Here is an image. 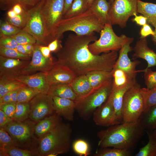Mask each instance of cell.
I'll return each mask as SVG.
<instances>
[{
	"instance_id": "cell-1",
	"label": "cell",
	"mask_w": 156,
	"mask_h": 156,
	"mask_svg": "<svg viewBox=\"0 0 156 156\" xmlns=\"http://www.w3.org/2000/svg\"><path fill=\"white\" fill-rule=\"evenodd\" d=\"M97 40L94 32L85 35L69 34L64 46L57 52V62L68 67L77 76L94 70L111 72L118 57L117 51L93 54L88 46Z\"/></svg>"
},
{
	"instance_id": "cell-2",
	"label": "cell",
	"mask_w": 156,
	"mask_h": 156,
	"mask_svg": "<svg viewBox=\"0 0 156 156\" xmlns=\"http://www.w3.org/2000/svg\"><path fill=\"white\" fill-rule=\"evenodd\" d=\"M144 130L139 119L136 122L110 126L98 133V146L101 148L131 150L138 141Z\"/></svg>"
},
{
	"instance_id": "cell-3",
	"label": "cell",
	"mask_w": 156,
	"mask_h": 156,
	"mask_svg": "<svg viewBox=\"0 0 156 156\" xmlns=\"http://www.w3.org/2000/svg\"><path fill=\"white\" fill-rule=\"evenodd\" d=\"M104 25L89 8L86 12L73 17L62 18L55 26L52 37L60 40L65 32L70 31L79 35L100 32Z\"/></svg>"
},
{
	"instance_id": "cell-4",
	"label": "cell",
	"mask_w": 156,
	"mask_h": 156,
	"mask_svg": "<svg viewBox=\"0 0 156 156\" xmlns=\"http://www.w3.org/2000/svg\"><path fill=\"white\" fill-rule=\"evenodd\" d=\"M72 129L62 122L39 140L38 152L42 156H55L69 152Z\"/></svg>"
},
{
	"instance_id": "cell-5",
	"label": "cell",
	"mask_w": 156,
	"mask_h": 156,
	"mask_svg": "<svg viewBox=\"0 0 156 156\" xmlns=\"http://www.w3.org/2000/svg\"><path fill=\"white\" fill-rule=\"evenodd\" d=\"M113 87V79L92 90L75 101V110L83 120H89L94 111L109 98Z\"/></svg>"
},
{
	"instance_id": "cell-6",
	"label": "cell",
	"mask_w": 156,
	"mask_h": 156,
	"mask_svg": "<svg viewBox=\"0 0 156 156\" xmlns=\"http://www.w3.org/2000/svg\"><path fill=\"white\" fill-rule=\"evenodd\" d=\"M112 25L110 23L105 24L100 32L99 38L89 45V49L93 54L98 55L102 53L117 51L131 38L124 34L118 36Z\"/></svg>"
},
{
	"instance_id": "cell-7",
	"label": "cell",
	"mask_w": 156,
	"mask_h": 156,
	"mask_svg": "<svg viewBox=\"0 0 156 156\" xmlns=\"http://www.w3.org/2000/svg\"><path fill=\"white\" fill-rule=\"evenodd\" d=\"M141 88L137 83L125 93L122 109V123L136 122L143 112L144 103Z\"/></svg>"
},
{
	"instance_id": "cell-8",
	"label": "cell",
	"mask_w": 156,
	"mask_h": 156,
	"mask_svg": "<svg viewBox=\"0 0 156 156\" xmlns=\"http://www.w3.org/2000/svg\"><path fill=\"white\" fill-rule=\"evenodd\" d=\"M42 4L41 0L36 6L27 11V20L22 30L32 36L36 40V44L47 46L50 42L41 13Z\"/></svg>"
},
{
	"instance_id": "cell-9",
	"label": "cell",
	"mask_w": 156,
	"mask_h": 156,
	"mask_svg": "<svg viewBox=\"0 0 156 156\" xmlns=\"http://www.w3.org/2000/svg\"><path fill=\"white\" fill-rule=\"evenodd\" d=\"M138 0H114L109 13V23L123 28L129 18L137 14Z\"/></svg>"
},
{
	"instance_id": "cell-10",
	"label": "cell",
	"mask_w": 156,
	"mask_h": 156,
	"mask_svg": "<svg viewBox=\"0 0 156 156\" xmlns=\"http://www.w3.org/2000/svg\"><path fill=\"white\" fill-rule=\"evenodd\" d=\"M65 0H42L41 11L50 43L56 25L63 18Z\"/></svg>"
},
{
	"instance_id": "cell-11",
	"label": "cell",
	"mask_w": 156,
	"mask_h": 156,
	"mask_svg": "<svg viewBox=\"0 0 156 156\" xmlns=\"http://www.w3.org/2000/svg\"><path fill=\"white\" fill-rule=\"evenodd\" d=\"M29 118L37 122L55 113L52 97L47 93H39L29 102Z\"/></svg>"
},
{
	"instance_id": "cell-12",
	"label": "cell",
	"mask_w": 156,
	"mask_h": 156,
	"mask_svg": "<svg viewBox=\"0 0 156 156\" xmlns=\"http://www.w3.org/2000/svg\"><path fill=\"white\" fill-rule=\"evenodd\" d=\"M35 122L26 120L21 122L13 120L3 128L12 138L17 146L29 142L34 136Z\"/></svg>"
},
{
	"instance_id": "cell-13",
	"label": "cell",
	"mask_w": 156,
	"mask_h": 156,
	"mask_svg": "<svg viewBox=\"0 0 156 156\" xmlns=\"http://www.w3.org/2000/svg\"><path fill=\"white\" fill-rule=\"evenodd\" d=\"M57 62V61H55L52 57L49 58L44 57L40 51L39 45L36 44H34L31 60L19 72L16 77L40 72L47 73L52 68Z\"/></svg>"
},
{
	"instance_id": "cell-14",
	"label": "cell",
	"mask_w": 156,
	"mask_h": 156,
	"mask_svg": "<svg viewBox=\"0 0 156 156\" xmlns=\"http://www.w3.org/2000/svg\"><path fill=\"white\" fill-rule=\"evenodd\" d=\"M134 39H131L127 42L120 49L119 54L113 70L120 69L124 71L130 79H135L138 70L137 66L141 62L138 60L131 61L128 56V53L132 50L130 44Z\"/></svg>"
},
{
	"instance_id": "cell-15",
	"label": "cell",
	"mask_w": 156,
	"mask_h": 156,
	"mask_svg": "<svg viewBox=\"0 0 156 156\" xmlns=\"http://www.w3.org/2000/svg\"><path fill=\"white\" fill-rule=\"evenodd\" d=\"M46 74L47 81L50 86L58 84H69L77 76L68 67L57 61Z\"/></svg>"
},
{
	"instance_id": "cell-16",
	"label": "cell",
	"mask_w": 156,
	"mask_h": 156,
	"mask_svg": "<svg viewBox=\"0 0 156 156\" xmlns=\"http://www.w3.org/2000/svg\"><path fill=\"white\" fill-rule=\"evenodd\" d=\"M30 61L0 56V79H10L16 77Z\"/></svg>"
},
{
	"instance_id": "cell-17",
	"label": "cell",
	"mask_w": 156,
	"mask_h": 156,
	"mask_svg": "<svg viewBox=\"0 0 156 156\" xmlns=\"http://www.w3.org/2000/svg\"><path fill=\"white\" fill-rule=\"evenodd\" d=\"M8 79L19 81L35 89L40 93L47 94L50 87L47 80L46 73L43 72L18 76Z\"/></svg>"
},
{
	"instance_id": "cell-18",
	"label": "cell",
	"mask_w": 156,
	"mask_h": 156,
	"mask_svg": "<svg viewBox=\"0 0 156 156\" xmlns=\"http://www.w3.org/2000/svg\"><path fill=\"white\" fill-rule=\"evenodd\" d=\"M137 83L136 79L130 80L126 85L116 87L113 86L109 97L114 107L115 117L114 124L121 123L122 121V109L124 95L126 91Z\"/></svg>"
},
{
	"instance_id": "cell-19",
	"label": "cell",
	"mask_w": 156,
	"mask_h": 156,
	"mask_svg": "<svg viewBox=\"0 0 156 156\" xmlns=\"http://www.w3.org/2000/svg\"><path fill=\"white\" fill-rule=\"evenodd\" d=\"M92 115L93 121L97 125L109 127L114 125L115 112L109 96L105 102L94 111Z\"/></svg>"
},
{
	"instance_id": "cell-20",
	"label": "cell",
	"mask_w": 156,
	"mask_h": 156,
	"mask_svg": "<svg viewBox=\"0 0 156 156\" xmlns=\"http://www.w3.org/2000/svg\"><path fill=\"white\" fill-rule=\"evenodd\" d=\"M133 50V59L138 58L145 60L148 64L146 68L156 66V53L149 48L146 38L140 37Z\"/></svg>"
},
{
	"instance_id": "cell-21",
	"label": "cell",
	"mask_w": 156,
	"mask_h": 156,
	"mask_svg": "<svg viewBox=\"0 0 156 156\" xmlns=\"http://www.w3.org/2000/svg\"><path fill=\"white\" fill-rule=\"evenodd\" d=\"M52 98L55 113L68 121L73 120L75 110V101L57 96H53Z\"/></svg>"
},
{
	"instance_id": "cell-22",
	"label": "cell",
	"mask_w": 156,
	"mask_h": 156,
	"mask_svg": "<svg viewBox=\"0 0 156 156\" xmlns=\"http://www.w3.org/2000/svg\"><path fill=\"white\" fill-rule=\"evenodd\" d=\"M62 122V118L55 113L37 122L34 127V134L40 140Z\"/></svg>"
},
{
	"instance_id": "cell-23",
	"label": "cell",
	"mask_w": 156,
	"mask_h": 156,
	"mask_svg": "<svg viewBox=\"0 0 156 156\" xmlns=\"http://www.w3.org/2000/svg\"><path fill=\"white\" fill-rule=\"evenodd\" d=\"M111 4L107 0H94L90 8L104 25L110 23L109 13Z\"/></svg>"
},
{
	"instance_id": "cell-24",
	"label": "cell",
	"mask_w": 156,
	"mask_h": 156,
	"mask_svg": "<svg viewBox=\"0 0 156 156\" xmlns=\"http://www.w3.org/2000/svg\"><path fill=\"white\" fill-rule=\"evenodd\" d=\"M47 94L51 97L57 96L75 101L77 96L69 84H58L51 85Z\"/></svg>"
},
{
	"instance_id": "cell-25",
	"label": "cell",
	"mask_w": 156,
	"mask_h": 156,
	"mask_svg": "<svg viewBox=\"0 0 156 156\" xmlns=\"http://www.w3.org/2000/svg\"><path fill=\"white\" fill-rule=\"evenodd\" d=\"M86 75L92 89L99 87L113 79L112 71L94 70Z\"/></svg>"
},
{
	"instance_id": "cell-26",
	"label": "cell",
	"mask_w": 156,
	"mask_h": 156,
	"mask_svg": "<svg viewBox=\"0 0 156 156\" xmlns=\"http://www.w3.org/2000/svg\"><path fill=\"white\" fill-rule=\"evenodd\" d=\"M69 85L77 97L86 95L92 89L86 75L77 76Z\"/></svg>"
},
{
	"instance_id": "cell-27",
	"label": "cell",
	"mask_w": 156,
	"mask_h": 156,
	"mask_svg": "<svg viewBox=\"0 0 156 156\" xmlns=\"http://www.w3.org/2000/svg\"><path fill=\"white\" fill-rule=\"evenodd\" d=\"M137 12L147 18V22L156 27V4L138 0Z\"/></svg>"
},
{
	"instance_id": "cell-28",
	"label": "cell",
	"mask_w": 156,
	"mask_h": 156,
	"mask_svg": "<svg viewBox=\"0 0 156 156\" xmlns=\"http://www.w3.org/2000/svg\"><path fill=\"white\" fill-rule=\"evenodd\" d=\"M144 130L153 131L156 129V105L144 112L139 119Z\"/></svg>"
},
{
	"instance_id": "cell-29",
	"label": "cell",
	"mask_w": 156,
	"mask_h": 156,
	"mask_svg": "<svg viewBox=\"0 0 156 156\" xmlns=\"http://www.w3.org/2000/svg\"><path fill=\"white\" fill-rule=\"evenodd\" d=\"M90 7L87 0H73L62 18H69L81 14Z\"/></svg>"
},
{
	"instance_id": "cell-30",
	"label": "cell",
	"mask_w": 156,
	"mask_h": 156,
	"mask_svg": "<svg viewBox=\"0 0 156 156\" xmlns=\"http://www.w3.org/2000/svg\"><path fill=\"white\" fill-rule=\"evenodd\" d=\"M148 143L141 148L136 156H156V138L153 131H146Z\"/></svg>"
},
{
	"instance_id": "cell-31",
	"label": "cell",
	"mask_w": 156,
	"mask_h": 156,
	"mask_svg": "<svg viewBox=\"0 0 156 156\" xmlns=\"http://www.w3.org/2000/svg\"><path fill=\"white\" fill-rule=\"evenodd\" d=\"M17 147L0 148V156H40L38 151L20 148Z\"/></svg>"
},
{
	"instance_id": "cell-32",
	"label": "cell",
	"mask_w": 156,
	"mask_h": 156,
	"mask_svg": "<svg viewBox=\"0 0 156 156\" xmlns=\"http://www.w3.org/2000/svg\"><path fill=\"white\" fill-rule=\"evenodd\" d=\"M140 92L143 99L145 112L156 105V87L151 89L141 88Z\"/></svg>"
},
{
	"instance_id": "cell-33",
	"label": "cell",
	"mask_w": 156,
	"mask_h": 156,
	"mask_svg": "<svg viewBox=\"0 0 156 156\" xmlns=\"http://www.w3.org/2000/svg\"><path fill=\"white\" fill-rule=\"evenodd\" d=\"M25 85L14 79H0V99L4 95Z\"/></svg>"
},
{
	"instance_id": "cell-34",
	"label": "cell",
	"mask_w": 156,
	"mask_h": 156,
	"mask_svg": "<svg viewBox=\"0 0 156 156\" xmlns=\"http://www.w3.org/2000/svg\"><path fill=\"white\" fill-rule=\"evenodd\" d=\"M41 0H6L1 8L3 9H10L15 5L19 4L26 11L36 6Z\"/></svg>"
},
{
	"instance_id": "cell-35",
	"label": "cell",
	"mask_w": 156,
	"mask_h": 156,
	"mask_svg": "<svg viewBox=\"0 0 156 156\" xmlns=\"http://www.w3.org/2000/svg\"><path fill=\"white\" fill-rule=\"evenodd\" d=\"M29 102L16 103L13 120L19 122L25 121L29 118Z\"/></svg>"
},
{
	"instance_id": "cell-36",
	"label": "cell",
	"mask_w": 156,
	"mask_h": 156,
	"mask_svg": "<svg viewBox=\"0 0 156 156\" xmlns=\"http://www.w3.org/2000/svg\"><path fill=\"white\" fill-rule=\"evenodd\" d=\"M131 150L109 147L101 148L94 154L95 156H129Z\"/></svg>"
},
{
	"instance_id": "cell-37",
	"label": "cell",
	"mask_w": 156,
	"mask_h": 156,
	"mask_svg": "<svg viewBox=\"0 0 156 156\" xmlns=\"http://www.w3.org/2000/svg\"><path fill=\"white\" fill-rule=\"evenodd\" d=\"M40 93L35 89L25 85L19 92L17 103L29 102L34 97Z\"/></svg>"
},
{
	"instance_id": "cell-38",
	"label": "cell",
	"mask_w": 156,
	"mask_h": 156,
	"mask_svg": "<svg viewBox=\"0 0 156 156\" xmlns=\"http://www.w3.org/2000/svg\"><path fill=\"white\" fill-rule=\"evenodd\" d=\"M113 86L119 87L123 86L132 79H130L126 73L120 69L113 70Z\"/></svg>"
},
{
	"instance_id": "cell-39",
	"label": "cell",
	"mask_w": 156,
	"mask_h": 156,
	"mask_svg": "<svg viewBox=\"0 0 156 156\" xmlns=\"http://www.w3.org/2000/svg\"><path fill=\"white\" fill-rule=\"evenodd\" d=\"M22 30V29L12 25L7 21L0 20V36H13L18 34Z\"/></svg>"
},
{
	"instance_id": "cell-40",
	"label": "cell",
	"mask_w": 156,
	"mask_h": 156,
	"mask_svg": "<svg viewBox=\"0 0 156 156\" xmlns=\"http://www.w3.org/2000/svg\"><path fill=\"white\" fill-rule=\"evenodd\" d=\"M0 56L13 59L30 60L31 57L28 55H23L19 52L16 49H9L0 47Z\"/></svg>"
},
{
	"instance_id": "cell-41",
	"label": "cell",
	"mask_w": 156,
	"mask_h": 156,
	"mask_svg": "<svg viewBox=\"0 0 156 156\" xmlns=\"http://www.w3.org/2000/svg\"><path fill=\"white\" fill-rule=\"evenodd\" d=\"M72 147L74 151L79 156H87L90 154L89 144L83 140L79 139L75 140Z\"/></svg>"
},
{
	"instance_id": "cell-42",
	"label": "cell",
	"mask_w": 156,
	"mask_h": 156,
	"mask_svg": "<svg viewBox=\"0 0 156 156\" xmlns=\"http://www.w3.org/2000/svg\"><path fill=\"white\" fill-rule=\"evenodd\" d=\"M28 17L27 11L24 9L21 13L17 14L13 18L7 17V21L12 25L22 29L26 24Z\"/></svg>"
},
{
	"instance_id": "cell-43",
	"label": "cell",
	"mask_w": 156,
	"mask_h": 156,
	"mask_svg": "<svg viewBox=\"0 0 156 156\" xmlns=\"http://www.w3.org/2000/svg\"><path fill=\"white\" fill-rule=\"evenodd\" d=\"M138 73L144 72L145 83L146 88L151 89L156 87V71H152L150 68L138 70Z\"/></svg>"
},
{
	"instance_id": "cell-44",
	"label": "cell",
	"mask_w": 156,
	"mask_h": 156,
	"mask_svg": "<svg viewBox=\"0 0 156 156\" xmlns=\"http://www.w3.org/2000/svg\"><path fill=\"white\" fill-rule=\"evenodd\" d=\"M12 36L15 39L18 44H36L35 39L31 35L22 30L17 34Z\"/></svg>"
},
{
	"instance_id": "cell-45",
	"label": "cell",
	"mask_w": 156,
	"mask_h": 156,
	"mask_svg": "<svg viewBox=\"0 0 156 156\" xmlns=\"http://www.w3.org/2000/svg\"><path fill=\"white\" fill-rule=\"evenodd\" d=\"M17 147L12 138L3 127L0 129V148Z\"/></svg>"
},
{
	"instance_id": "cell-46",
	"label": "cell",
	"mask_w": 156,
	"mask_h": 156,
	"mask_svg": "<svg viewBox=\"0 0 156 156\" xmlns=\"http://www.w3.org/2000/svg\"><path fill=\"white\" fill-rule=\"evenodd\" d=\"M18 44L15 39L12 36H0V47L14 49L16 48Z\"/></svg>"
},
{
	"instance_id": "cell-47",
	"label": "cell",
	"mask_w": 156,
	"mask_h": 156,
	"mask_svg": "<svg viewBox=\"0 0 156 156\" xmlns=\"http://www.w3.org/2000/svg\"><path fill=\"white\" fill-rule=\"evenodd\" d=\"M22 87L9 92L3 96L0 99V105L8 103H16L18 94Z\"/></svg>"
},
{
	"instance_id": "cell-48",
	"label": "cell",
	"mask_w": 156,
	"mask_h": 156,
	"mask_svg": "<svg viewBox=\"0 0 156 156\" xmlns=\"http://www.w3.org/2000/svg\"><path fill=\"white\" fill-rule=\"evenodd\" d=\"M16 105V103H4L0 105V109L2 110L6 115L13 120Z\"/></svg>"
},
{
	"instance_id": "cell-49",
	"label": "cell",
	"mask_w": 156,
	"mask_h": 156,
	"mask_svg": "<svg viewBox=\"0 0 156 156\" xmlns=\"http://www.w3.org/2000/svg\"><path fill=\"white\" fill-rule=\"evenodd\" d=\"M140 34L141 38H146L150 35L152 36L154 34V32L151 27L147 23L142 26L140 31Z\"/></svg>"
},
{
	"instance_id": "cell-50",
	"label": "cell",
	"mask_w": 156,
	"mask_h": 156,
	"mask_svg": "<svg viewBox=\"0 0 156 156\" xmlns=\"http://www.w3.org/2000/svg\"><path fill=\"white\" fill-rule=\"evenodd\" d=\"M13 120V119L6 115L0 109V127H3Z\"/></svg>"
},
{
	"instance_id": "cell-51",
	"label": "cell",
	"mask_w": 156,
	"mask_h": 156,
	"mask_svg": "<svg viewBox=\"0 0 156 156\" xmlns=\"http://www.w3.org/2000/svg\"><path fill=\"white\" fill-rule=\"evenodd\" d=\"M50 51L52 52L58 51L62 47L60 40L56 39L51 42L47 46Z\"/></svg>"
},
{
	"instance_id": "cell-52",
	"label": "cell",
	"mask_w": 156,
	"mask_h": 156,
	"mask_svg": "<svg viewBox=\"0 0 156 156\" xmlns=\"http://www.w3.org/2000/svg\"><path fill=\"white\" fill-rule=\"evenodd\" d=\"M134 18L132 20L135 22L137 24L141 26H143L146 24L147 18L143 15L138 16L137 14L134 15Z\"/></svg>"
},
{
	"instance_id": "cell-53",
	"label": "cell",
	"mask_w": 156,
	"mask_h": 156,
	"mask_svg": "<svg viewBox=\"0 0 156 156\" xmlns=\"http://www.w3.org/2000/svg\"><path fill=\"white\" fill-rule=\"evenodd\" d=\"M39 47L40 51L44 57L47 58L52 57L51 55V51L48 46L39 45Z\"/></svg>"
},
{
	"instance_id": "cell-54",
	"label": "cell",
	"mask_w": 156,
	"mask_h": 156,
	"mask_svg": "<svg viewBox=\"0 0 156 156\" xmlns=\"http://www.w3.org/2000/svg\"><path fill=\"white\" fill-rule=\"evenodd\" d=\"M16 49L20 53L23 55L29 56L25 48V45L18 44Z\"/></svg>"
},
{
	"instance_id": "cell-55",
	"label": "cell",
	"mask_w": 156,
	"mask_h": 156,
	"mask_svg": "<svg viewBox=\"0 0 156 156\" xmlns=\"http://www.w3.org/2000/svg\"><path fill=\"white\" fill-rule=\"evenodd\" d=\"M34 44H29L25 45V47L26 50L28 52L29 56L31 57L34 51Z\"/></svg>"
},
{
	"instance_id": "cell-56",
	"label": "cell",
	"mask_w": 156,
	"mask_h": 156,
	"mask_svg": "<svg viewBox=\"0 0 156 156\" xmlns=\"http://www.w3.org/2000/svg\"><path fill=\"white\" fill-rule=\"evenodd\" d=\"M11 8L13 9L17 14L21 13L24 10L21 6L19 4H16L14 5Z\"/></svg>"
},
{
	"instance_id": "cell-57",
	"label": "cell",
	"mask_w": 156,
	"mask_h": 156,
	"mask_svg": "<svg viewBox=\"0 0 156 156\" xmlns=\"http://www.w3.org/2000/svg\"><path fill=\"white\" fill-rule=\"evenodd\" d=\"M73 1V0H65L63 16L69 8Z\"/></svg>"
},
{
	"instance_id": "cell-58",
	"label": "cell",
	"mask_w": 156,
	"mask_h": 156,
	"mask_svg": "<svg viewBox=\"0 0 156 156\" xmlns=\"http://www.w3.org/2000/svg\"><path fill=\"white\" fill-rule=\"evenodd\" d=\"M8 17L9 18H12L15 17L16 15V14L13 10L12 8H11L7 12Z\"/></svg>"
},
{
	"instance_id": "cell-59",
	"label": "cell",
	"mask_w": 156,
	"mask_h": 156,
	"mask_svg": "<svg viewBox=\"0 0 156 156\" xmlns=\"http://www.w3.org/2000/svg\"><path fill=\"white\" fill-rule=\"evenodd\" d=\"M154 34L152 36V40L154 42L156 43V27H155V29L154 31Z\"/></svg>"
},
{
	"instance_id": "cell-60",
	"label": "cell",
	"mask_w": 156,
	"mask_h": 156,
	"mask_svg": "<svg viewBox=\"0 0 156 156\" xmlns=\"http://www.w3.org/2000/svg\"><path fill=\"white\" fill-rule=\"evenodd\" d=\"M88 3L90 5V6L91 4L94 0H87Z\"/></svg>"
},
{
	"instance_id": "cell-61",
	"label": "cell",
	"mask_w": 156,
	"mask_h": 156,
	"mask_svg": "<svg viewBox=\"0 0 156 156\" xmlns=\"http://www.w3.org/2000/svg\"><path fill=\"white\" fill-rule=\"evenodd\" d=\"M6 0H0V5L3 4Z\"/></svg>"
},
{
	"instance_id": "cell-62",
	"label": "cell",
	"mask_w": 156,
	"mask_h": 156,
	"mask_svg": "<svg viewBox=\"0 0 156 156\" xmlns=\"http://www.w3.org/2000/svg\"><path fill=\"white\" fill-rule=\"evenodd\" d=\"M153 133L155 135V137L156 138V129L153 131Z\"/></svg>"
},
{
	"instance_id": "cell-63",
	"label": "cell",
	"mask_w": 156,
	"mask_h": 156,
	"mask_svg": "<svg viewBox=\"0 0 156 156\" xmlns=\"http://www.w3.org/2000/svg\"><path fill=\"white\" fill-rule=\"evenodd\" d=\"M108 1L110 2L111 3L113 2L114 1V0H108Z\"/></svg>"
},
{
	"instance_id": "cell-64",
	"label": "cell",
	"mask_w": 156,
	"mask_h": 156,
	"mask_svg": "<svg viewBox=\"0 0 156 156\" xmlns=\"http://www.w3.org/2000/svg\"><path fill=\"white\" fill-rule=\"evenodd\" d=\"M155 88V87H154Z\"/></svg>"
}]
</instances>
